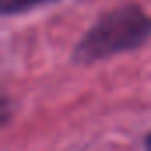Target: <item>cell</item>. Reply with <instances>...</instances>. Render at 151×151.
Instances as JSON below:
<instances>
[{"label": "cell", "instance_id": "6da1fadb", "mask_svg": "<svg viewBox=\"0 0 151 151\" xmlns=\"http://www.w3.org/2000/svg\"><path fill=\"white\" fill-rule=\"evenodd\" d=\"M151 37V16L139 4H123L103 13L75 45V64H93L133 52Z\"/></svg>", "mask_w": 151, "mask_h": 151}, {"label": "cell", "instance_id": "7a4b0ae2", "mask_svg": "<svg viewBox=\"0 0 151 151\" xmlns=\"http://www.w3.org/2000/svg\"><path fill=\"white\" fill-rule=\"evenodd\" d=\"M52 0H0V16H14L27 13Z\"/></svg>", "mask_w": 151, "mask_h": 151}, {"label": "cell", "instance_id": "3957f363", "mask_svg": "<svg viewBox=\"0 0 151 151\" xmlns=\"http://www.w3.org/2000/svg\"><path fill=\"white\" fill-rule=\"evenodd\" d=\"M13 117V107H11V101L7 96H2L0 94V128L6 126Z\"/></svg>", "mask_w": 151, "mask_h": 151}, {"label": "cell", "instance_id": "277c9868", "mask_svg": "<svg viewBox=\"0 0 151 151\" xmlns=\"http://www.w3.org/2000/svg\"><path fill=\"white\" fill-rule=\"evenodd\" d=\"M144 147L151 149V133H147V135H146V139H144Z\"/></svg>", "mask_w": 151, "mask_h": 151}]
</instances>
